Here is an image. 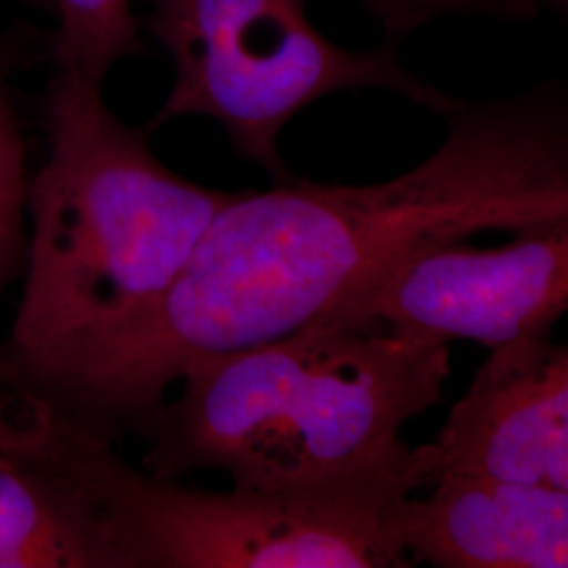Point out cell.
Here are the masks:
<instances>
[{
	"instance_id": "6da1fadb",
	"label": "cell",
	"mask_w": 568,
	"mask_h": 568,
	"mask_svg": "<svg viewBox=\"0 0 568 568\" xmlns=\"http://www.w3.org/2000/svg\"><path fill=\"white\" fill-rule=\"evenodd\" d=\"M443 119L447 140L396 180L234 192L156 300L13 386L114 445L163 406L185 366L295 333L408 248L568 215L560 84L462 102Z\"/></svg>"
},
{
	"instance_id": "7a4b0ae2",
	"label": "cell",
	"mask_w": 568,
	"mask_h": 568,
	"mask_svg": "<svg viewBox=\"0 0 568 568\" xmlns=\"http://www.w3.org/2000/svg\"><path fill=\"white\" fill-rule=\"evenodd\" d=\"M448 344L314 318L295 333L185 366L182 392L140 427L143 469L215 467L234 487H312L410 450L408 419L445 400Z\"/></svg>"
},
{
	"instance_id": "3957f363",
	"label": "cell",
	"mask_w": 568,
	"mask_h": 568,
	"mask_svg": "<svg viewBox=\"0 0 568 568\" xmlns=\"http://www.w3.org/2000/svg\"><path fill=\"white\" fill-rule=\"evenodd\" d=\"M102 84L55 70L49 152L28 180V257L0 384L47 365L156 300L234 192L187 182L119 121Z\"/></svg>"
},
{
	"instance_id": "277c9868",
	"label": "cell",
	"mask_w": 568,
	"mask_h": 568,
	"mask_svg": "<svg viewBox=\"0 0 568 568\" xmlns=\"http://www.w3.org/2000/svg\"><path fill=\"white\" fill-rule=\"evenodd\" d=\"M100 506L114 568H408L394 514L432 487L429 445L312 487H183L105 448Z\"/></svg>"
},
{
	"instance_id": "5b68a950",
	"label": "cell",
	"mask_w": 568,
	"mask_h": 568,
	"mask_svg": "<svg viewBox=\"0 0 568 568\" xmlns=\"http://www.w3.org/2000/svg\"><path fill=\"white\" fill-rule=\"evenodd\" d=\"M307 0H152L145 28L175 63L150 131L180 116L220 122L274 183L293 180L278 152L286 122L345 89H384L447 116L462 100L419 81L392 44L352 51L321 34Z\"/></svg>"
},
{
	"instance_id": "8992f818",
	"label": "cell",
	"mask_w": 568,
	"mask_h": 568,
	"mask_svg": "<svg viewBox=\"0 0 568 568\" xmlns=\"http://www.w3.org/2000/svg\"><path fill=\"white\" fill-rule=\"evenodd\" d=\"M568 307V215L525 225L499 248L467 239L408 248L316 318L487 347L551 333Z\"/></svg>"
},
{
	"instance_id": "52a82bcc",
	"label": "cell",
	"mask_w": 568,
	"mask_h": 568,
	"mask_svg": "<svg viewBox=\"0 0 568 568\" xmlns=\"http://www.w3.org/2000/svg\"><path fill=\"white\" fill-rule=\"evenodd\" d=\"M432 485L478 476L568 490V347L549 333L490 349L429 443Z\"/></svg>"
},
{
	"instance_id": "ba28073f",
	"label": "cell",
	"mask_w": 568,
	"mask_h": 568,
	"mask_svg": "<svg viewBox=\"0 0 568 568\" xmlns=\"http://www.w3.org/2000/svg\"><path fill=\"white\" fill-rule=\"evenodd\" d=\"M20 389L0 453V568H114L98 487L114 445Z\"/></svg>"
},
{
	"instance_id": "9c48e42d",
	"label": "cell",
	"mask_w": 568,
	"mask_h": 568,
	"mask_svg": "<svg viewBox=\"0 0 568 568\" xmlns=\"http://www.w3.org/2000/svg\"><path fill=\"white\" fill-rule=\"evenodd\" d=\"M408 560L440 568H565L568 490L445 476L394 514Z\"/></svg>"
},
{
	"instance_id": "30bf717a",
	"label": "cell",
	"mask_w": 568,
	"mask_h": 568,
	"mask_svg": "<svg viewBox=\"0 0 568 568\" xmlns=\"http://www.w3.org/2000/svg\"><path fill=\"white\" fill-rule=\"evenodd\" d=\"M58 34L55 70L103 82L116 61L140 51L138 21L129 0H53Z\"/></svg>"
},
{
	"instance_id": "8fae6325",
	"label": "cell",
	"mask_w": 568,
	"mask_h": 568,
	"mask_svg": "<svg viewBox=\"0 0 568 568\" xmlns=\"http://www.w3.org/2000/svg\"><path fill=\"white\" fill-rule=\"evenodd\" d=\"M26 190L23 142L0 79V295L21 278L26 270Z\"/></svg>"
},
{
	"instance_id": "7c38bea8",
	"label": "cell",
	"mask_w": 568,
	"mask_h": 568,
	"mask_svg": "<svg viewBox=\"0 0 568 568\" xmlns=\"http://www.w3.org/2000/svg\"><path fill=\"white\" fill-rule=\"evenodd\" d=\"M382 21L386 39L400 41L427 21L448 13H487L506 20H527L537 13L535 0H363Z\"/></svg>"
},
{
	"instance_id": "4fadbf2b",
	"label": "cell",
	"mask_w": 568,
	"mask_h": 568,
	"mask_svg": "<svg viewBox=\"0 0 568 568\" xmlns=\"http://www.w3.org/2000/svg\"><path fill=\"white\" fill-rule=\"evenodd\" d=\"M548 2H551L556 9H565V7H567L568 0H548Z\"/></svg>"
}]
</instances>
